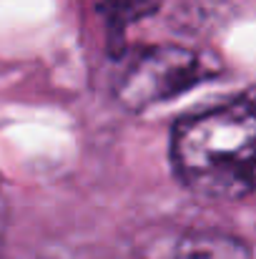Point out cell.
<instances>
[{"label":"cell","instance_id":"1","mask_svg":"<svg viewBox=\"0 0 256 259\" xmlns=\"http://www.w3.org/2000/svg\"><path fill=\"white\" fill-rule=\"evenodd\" d=\"M173 169L196 194L241 199L256 191V88L183 118L171 141Z\"/></svg>","mask_w":256,"mask_h":259},{"label":"cell","instance_id":"2","mask_svg":"<svg viewBox=\"0 0 256 259\" xmlns=\"http://www.w3.org/2000/svg\"><path fill=\"white\" fill-rule=\"evenodd\" d=\"M211 73L209 63L193 51L161 46L138 53L118 78V98L128 108H148L196 86Z\"/></svg>","mask_w":256,"mask_h":259},{"label":"cell","instance_id":"3","mask_svg":"<svg viewBox=\"0 0 256 259\" xmlns=\"http://www.w3.org/2000/svg\"><path fill=\"white\" fill-rule=\"evenodd\" d=\"M148 259H254L234 237L221 232H181L159 242Z\"/></svg>","mask_w":256,"mask_h":259},{"label":"cell","instance_id":"4","mask_svg":"<svg viewBox=\"0 0 256 259\" xmlns=\"http://www.w3.org/2000/svg\"><path fill=\"white\" fill-rule=\"evenodd\" d=\"M159 5H161V0H103V13L111 25L126 28V25L151 15Z\"/></svg>","mask_w":256,"mask_h":259},{"label":"cell","instance_id":"5","mask_svg":"<svg viewBox=\"0 0 256 259\" xmlns=\"http://www.w3.org/2000/svg\"><path fill=\"white\" fill-rule=\"evenodd\" d=\"M5 227H8V206H5V199H3V191H0V244H3V237H5Z\"/></svg>","mask_w":256,"mask_h":259}]
</instances>
